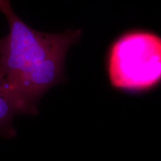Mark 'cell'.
<instances>
[{
	"label": "cell",
	"mask_w": 161,
	"mask_h": 161,
	"mask_svg": "<svg viewBox=\"0 0 161 161\" xmlns=\"http://www.w3.org/2000/svg\"><path fill=\"white\" fill-rule=\"evenodd\" d=\"M9 33L0 39V89L16 115H37L40 98L54 86L66 81L64 60L69 48L79 40L81 30L60 34L30 28L0 0Z\"/></svg>",
	"instance_id": "6da1fadb"
},
{
	"label": "cell",
	"mask_w": 161,
	"mask_h": 161,
	"mask_svg": "<svg viewBox=\"0 0 161 161\" xmlns=\"http://www.w3.org/2000/svg\"><path fill=\"white\" fill-rule=\"evenodd\" d=\"M114 89L140 93L161 82V37L147 31L122 35L110 48L107 63Z\"/></svg>",
	"instance_id": "7a4b0ae2"
},
{
	"label": "cell",
	"mask_w": 161,
	"mask_h": 161,
	"mask_svg": "<svg viewBox=\"0 0 161 161\" xmlns=\"http://www.w3.org/2000/svg\"><path fill=\"white\" fill-rule=\"evenodd\" d=\"M15 116L13 107L3 95L0 89V137L9 140L17 136V130L13 124Z\"/></svg>",
	"instance_id": "3957f363"
}]
</instances>
